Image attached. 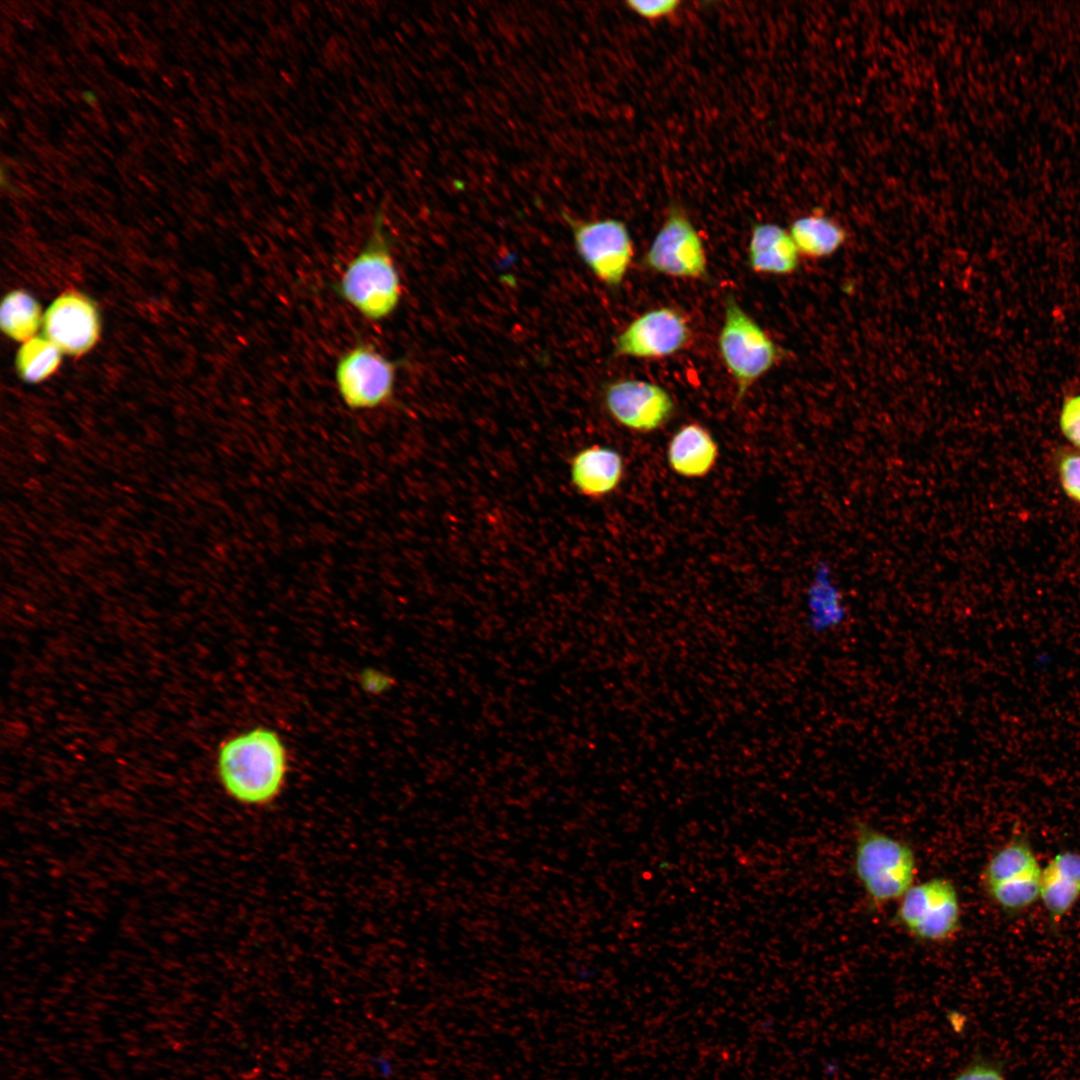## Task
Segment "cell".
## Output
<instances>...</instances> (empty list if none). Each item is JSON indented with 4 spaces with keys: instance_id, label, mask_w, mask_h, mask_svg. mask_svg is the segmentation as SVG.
Returning a JSON list of instances; mask_svg holds the SVG:
<instances>
[{
    "instance_id": "d6986e66",
    "label": "cell",
    "mask_w": 1080,
    "mask_h": 1080,
    "mask_svg": "<svg viewBox=\"0 0 1080 1080\" xmlns=\"http://www.w3.org/2000/svg\"><path fill=\"white\" fill-rule=\"evenodd\" d=\"M63 353L47 337L36 335L21 343L16 352L15 368L27 383H39L59 368Z\"/></svg>"
},
{
    "instance_id": "484cf974",
    "label": "cell",
    "mask_w": 1080,
    "mask_h": 1080,
    "mask_svg": "<svg viewBox=\"0 0 1080 1080\" xmlns=\"http://www.w3.org/2000/svg\"><path fill=\"white\" fill-rule=\"evenodd\" d=\"M394 682L391 675L374 668H366L359 675L360 687L369 694L386 693L393 687Z\"/></svg>"
},
{
    "instance_id": "52a82bcc",
    "label": "cell",
    "mask_w": 1080,
    "mask_h": 1080,
    "mask_svg": "<svg viewBox=\"0 0 1080 1080\" xmlns=\"http://www.w3.org/2000/svg\"><path fill=\"white\" fill-rule=\"evenodd\" d=\"M579 257L593 275L608 287L621 285L634 257V245L626 224L618 219L580 220L564 213Z\"/></svg>"
},
{
    "instance_id": "603a6c76",
    "label": "cell",
    "mask_w": 1080,
    "mask_h": 1080,
    "mask_svg": "<svg viewBox=\"0 0 1080 1080\" xmlns=\"http://www.w3.org/2000/svg\"><path fill=\"white\" fill-rule=\"evenodd\" d=\"M1058 423L1063 436L1073 448L1080 450V393L1063 399Z\"/></svg>"
},
{
    "instance_id": "7c38bea8",
    "label": "cell",
    "mask_w": 1080,
    "mask_h": 1080,
    "mask_svg": "<svg viewBox=\"0 0 1080 1080\" xmlns=\"http://www.w3.org/2000/svg\"><path fill=\"white\" fill-rule=\"evenodd\" d=\"M625 471L622 455L615 449L591 445L575 453L569 462L575 489L590 499H601L620 485Z\"/></svg>"
},
{
    "instance_id": "ffe728a7",
    "label": "cell",
    "mask_w": 1080,
    "mask_h": 1080,
    "mask_svg": "<svg viewBox=\"0 0 1080 1080\" xmlns=\"http://www.w3.org/2000/svg\"><path fill=\"white\" fill-rule=\"evenodd\" d=\"M1041 871L1024 875L985 890L1001 910L1021 912L1040 899Z\"/></svg>"
},
{
    "instance_id": "3957f363",
    "label": "cell",
    "mask_w": 1080,
    "mask_h": 1080,
    "mask_svg": "<svg viewBox=\"0 0 1080 1080\" xmlns=\"http://www.w3.org/2000/svg\"><path fill=\"white\" fill-rule=\"evenodd\" d=\"M853 872L869 905L882 909L915 884L916 853L908 842L860 822L854 830Z\"/></svg>"
},
{
    "instance_id": "8fae6325",
    "label": "cell",
    "mask_w": 1080,
    "mask_h": 1080,
    "mask_svg": "<svg viewBox=\"0 0 1080 1080\" xmlns=\"http://www.w3.org/2000/svg\"><path fill=\"white\" fill-rule=\"evenodd\" d=\"M101 317L94 301L70 290L58 295L44 312L43 335L68 356L91 351L100 339Z\"/></svg>"
},
{
    "instance_id": "4316f807",
    "label": "cell",
    "mask_w": 1080,
    "mask_h": 1080,
    "mask_svg": "<svg viewBox=\"0 0 1080 1080\" xmlns=\"http://www.w3.org/2000/svg\"><path fill=\"white\" fill-rule=\"evenodd\" d=\"M953 1080H1006L1001 1070L987 1062H975L964 1068Z\"/></svg>"
},
{
    "instance_id": "5b68a950",
    "label": "cell",
    "mask_w": 1080,
    "mask_h": 1080,
    "mask_svg": "<svg viewBox=\"0 0 1080 1080\" xmlns=\"http://www.w3.org/2000/svg\"><path fill=\"white\" fill-rule=\"evenodd\" d=\"M897 903L893 922L918 942L947 944L961 930L960 896L949 878L934 876L915 883Z\"/></svg>"
},
{
    "instance_id": "9a60e30c",
    "label": "cell",
    "mask_w": 1080,
    "mask_h": 1080,
    "mask_svg": "<svg viewBox=\"0 0 1080 1080\" xmlns=\"http://www.w3.org/2000/svg\"><path fill=\"white\" fill-rule=\"evenodd\" d=\"M799 256L789 231L775 223L753 226L748 244V264L755 273L792 274L799 266Z\"/></svg>"
},
{
    "instance_id": "4fadbf2b",
    "label": "cell",
    "mask_w": 1080,
    "mask_h": 1080,
    "mask_svg": "<svg viewBox=\"0 0 1080 1080\" xmlns=\"http://www.w3.org/2000/svg\"><path fill=\"white\" fill-rule=\"evenodd\" d=\"M806 624L817 635L838 629L848 617L843 592L826 561L813 572L805 597Z\"/></svg>"
},
{
    "instance_id": "9c48e42d",
    "label": "cell",
    "mask_w": 1080,
    "mask_h": 1080,
    "mask_svg": "<svg viewBox=\"0 0 1080 1080\" xmlns=\"http://www.w3.org/2000/svg\"><path fill=\"white\" fill-rule=\"evenodd\" d=\"M692 329L679 310L662 306L634 318L616 337L613 355L636 359H662L686 349Z\"/></svg>"
},
{
    "instance_id": "e0dca14e",
    "label": "cell",
    "mask_w": 1080,
    "mask_h": 1080,
    "mask_svg": "<svg viewBox=\"0 0 1080 1080\" xmlns=\"http://www.w3.org/2000/svg\"><path fill=\"white\" fill-rule=\"evenodd\" d=\"M1041 870L1028 841L1015 838L990 856L981 871L980 883L985 891L998 884Z\"/></svg>"
},
{
    "instance_id": "7a4b0ae2",
    "label": "cell",
    "mask_w": 1080,
    "mask_h": 1080,
    "mask_svg": "<svg viewBox=\"0 0 1080 1080\" xmlns=\"http://www.w3.org/2000/svg\"><path fill=\"white\" fill-rule=\"evenodd\" d=\"M332 289L370 322L386 320L397 310L402 283L381 211L374 214L366 241L346 264Z\"/></svg>"
},
{
    "instance_id": "ac0fdd59",
    "label": "cell",
    "mask_w": 1080,
    "mask_h": 1080,
    "mask_svg": "<svg viewBox=\"0 0 1080 1080\" xmlns=\"http://www.w3.org/2000/svg\"><path fill=\"white\" fill-rule=\"evenodd\" d=\"M43 317L39 302L25 290H12L1 301L0 328L14 341L23 343L38 335Z\"/></svg>"
},
{
    "instance_id": "5bb4252c",
    "label": "cell",
    "mask_w": 1080,
    "mask_h": 1080,
    "mask_svg": "<svg viewBox=\"0 0 1080 1080\" xmlns=\"http://www.w3.org/2000/svg\"><path fill=\"white\" fill-rule=\"evenodd\" d=\"M718 456L716 440L708 429L696 422L681 426L667 448L671 470L686 478L706 476L714 468Z\"/></svg>"
},
{
    "instance_id": "83f0119b",
    "label": "cell",
    "mask_w": 1080,
    "mask_h": 1080,
    "mask_svg": "<svg viewBox=\"0 0 1080 1080\" xmlns=\"http://www.w3.org/2000/svg\"><path fill=\"white\" fill-rule=\"evenodd\" d=\"M81 99L90 106L95 105L98 102V95L93 89H84L81 91Z\"/></svg>"
},
{
    "instance_id": "2e32d148",
    "label": "cell",
    "mask_w": 1080,
    "mask_h": 1080,
    "mask_svg": "<svg viewBox=\"0 0 1080 1080\" xmlns=\"http://www.w3.org/2000/svg\"><path fill=\"white\" fill-rule=\"evenodd\" d=\"M800 255L821 259L834 254L846 241V231L833 219L811 214L796 219L789 230Z\"/></svg>"
},
{
    "instance_id": "ba28073f",
    "label": "cell",
    "mask_w": 1080,
    "mask_h": 1080,
    "mask_svg": "<svg viewBox=\"0 0 1080 1080\" xmlns=\"http://www.w3.org/2000/svg\"><path fill=\"white\" fill-rule=\"evenodd\" d=\"M643 265L654 273L674 278L705 279L708 276L703 241L679 206H670L644 254Z\"/></svg>"
},
{
    "instance_id": "8992f818",
    "label": "cell",
    "mask_w": 1080,
    "mask_h": 1080,
    "mask_svg": "<svg viewBox=\"0 0 1080 1080\" xmlns=\"http://www.w3.org/2000/svg\"><path fill=\"white\" fill-rule=\"evenodd\" d=\"M398 363L359 339L337 358L333 379L342 403L351 411L375 410L394 396Z\"/></svg>"
},
{
    "instance_id": "6da1fadb",
    "label": "cell",
    "mask_w": 1080,
    "mask_h": 1080,
    "mask_svg": "<svg viewBox=\"0 0 1080 1080\" xmlns=\"http://www.w3.org/2000/svg\"><path fill=\"white\" fill-rule=\"evenodd\" d=\"M289 770L283 738L263 725L227 737L216 752L215 773L222 791L249 809L274 805L286 788Z\"/></svg>"
},
{
    "instance_id": "277c9868",
    "label": "cell",
    "mask_w": 1080,
    "mask_h": 1080,
    "mask_svg": "<svg viewBox=\"0 0 1080 1080\" xmlns=\"http://www.w3.org/2000/svg\"><path fill=\"white\" fill-rule=\"evenodd\" d=\"M721 360L736 384L735 402L781 359L782 351L760 324L728 293L717 337Z\"/></svg>"
},
{
    "instance_id": "d4e9b609",
    "label": "cell",
    "mask_w": 1080,
    "mask_h": 1080,
    "mask_svg": "<svg viewBox=\"0 0 1080 1080\" xmlns=\"http://www.w3.org/2000/svg\"><path fill=\"white\" fill-rule=\"evenodd\" d=\"M1046 867L1080 885V853L1071 851L1057 853Z\"/></svg>"
},
{
    "instance_id": "44dd1931",
    "label": "cell",
    "mask_w": 1080,
    "mask_h": 1080,
    "mask_svg": "<svg viewBox=\"0 0 1080 1080\" xmlns=\"http://www.w3.org/2000/svg\"><path fill=\"white\" fill-rule=\"evenodd\" d=\"M1080 898V885L1048 867L1041 872L1040 900L1054 922L1060 921Z\"/></svg>"
},
{
    "instance_id": "30bf717a",
    "label": "cell",
    "mask_w": 1080,
    "mask_h": 1080,
    "mask_svg": "<svg viewBox=\"0 0 1080 1080\" xmlns=\"http://www.w3.org/2000/svg\"><path fill=\"white\" fill-rule=\"evenodd\" d=\"M603 403L610 417L628 430L648 433L665 425L675 411L670 393L661 385L641 379L608 383Z\"/></svg>"
},
{
    "instance_id": "7402d4cb",
    "label": "cell",
    "mask_w": 1080,
    "mask_h": 1080,
    "mask_svg": "<svg viewBox=\"0 0 1080 1080\" xmlns=\"http://www.w3.org/2000/svg\"><path fill=\"white\" fill-rule=\"evenodd\" d=\"M1054 462L1063 492L1080 505V450L1061 448L1056 452Z\"/></svg>"
},
{
    "instance_id": "cb8c5ba5",
    "label": "cell",
    "mask_w": 1080,
    "mask_h": 1080,
    "mask_svg": "<svg viewBox=\"0 0 1080 1080\" xmlns=\"http://www.w3.org/2000/svg\"><path fill=\"white\" fill-rule=\"evenodd\" d=\"M626 4L640 17L648 20H658L675 13L680 2L677 0H630Z\"/></svg>"
}]
</instances>
